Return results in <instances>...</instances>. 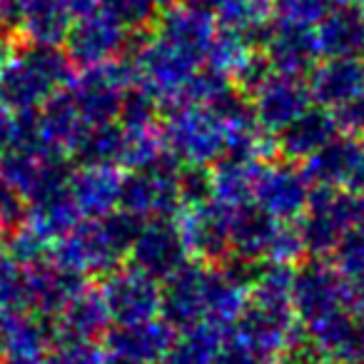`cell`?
I'll return each instance as SVG.
<instances>
[{
    "instance_id": "21",
    "label": "cell",
    "mask_w": 364,
    "mask_h": 364,
    "mask_svg": "<svg viewBox=\"0 0 364 364\" xmlns=\"http://www.w3.org/2000/svg\"><path fill=\"white\" fill-rule=\"evenodd\" d=\"M302 327L332 364H347L364 354V317L354 309L339 307Z\"/></svg>"
},
{
    "instance_id": "50",
    "label": "cell",
    "mask_w": 364,
    "mask_h": 364,
    "mask_svg": "<svg viewBox=\"0 0 364 364\" xmlns=\"http://www.w3.org/2000/svg\"><path fill=\"white\" fill-rule=\"evenodd\" d=\"M259 364H279V362H277V359L272 357V359H262V362H259Z\"/></svg>"
},
{
    "instance_id": "35",
    "label": "cell",
    "mask_w": 364,
    "mask_h": 364,
    "mask_svg": "<svg viewBox=\"0 0 364 364\" xmlns=\"http://www.w3.org/2000/svg\"><path fill=\"white\" fill-rule=\"evenodd\" d=\"M43 364H105V349L90 339H55L43 354Z\"/></svg>"
},
{
    "instance_id": "43",
    "label": "cell",
    "mask_w": 364,
    "mask_h": 364,
    "mask_svg": "<svg viewBox=\"0 0 364 364\" xmlns=\"http://www.w3.org/2000/svg\"><path fill=\"white\" fill-rule=\"evenodd\" d=\"M347 307L364 317V272L347 279Z\"/></svg>"
},
{
    "instance_id": "19",
    "label": "cell",
    "mask_w": 364,
    "mask_h": 364,
    "mask_svg": "<svg viewBox=\"0 0 364 364\" xmlns=\"http://www.w3.org/2000/svg\"><path fill=\"white\" fill-rule=\"evenodd\" d=\"M152 33L160 36L162 41H167L170 46L203 60L215 33H218V21H215L213 11L193 6V3L185 0L180 6L162 11L157 16L155 26H152Z\"/></svg>"
},
{
    "instance_id": "18",
    "label": "cell",
    "mask_w": 364,
    "mask_h": 364,
    "mask_svg": "<svg viewBox=\"0 0 364 364\" xmlns=\"http://www.w3.org/2000/svg\"><path fill=\"white\" fill-rule=\"evenodd\" d=\"M314 105L334 110L364 90V58H319L304 77Z\"/></svg>"
},
{
    "instance_id": "28",
    "label": "cell",
    "mask_w": 364,
    "mask_h": 364,
    "mask_svg": "<svg viewBox=\"0 0 364 364\" xmlns=\"http://www.w3.org/2000/svg\"><path fill=\"white\" fill-rule=\"evenodd\" d=\"M228 334L230 332L208 322L180 329L155 364H213L215 354Z\"/></svg>"
},
{
    "instance_id": "9",
    "label": "cell",
    "mask_w": 364,
    "mask_h": 364,
    "mask_svg": "<svg viewBox=\"0 0 364 364\" xmlns=\"http://www.w3.org/2000/svg\"><path fill=\"white\" fill-rule=\"evenodd\" d=\"M188 259L190 252L185 247V240H182L175 218H155L140 225L130 250H127L125 262L162 282Z\"/></svg>"
},
{
    "instance_id": "7",
    "label": "cell",
    "mask_w": 364,
    "mask_h": 364,
    "mask_svg": "<svg viewBox=\"0 0 364 364\" xmlns=\"http://www.w3.org/2000/svg\"><path fill=\"white\" fill-rule=\"evenodd\" d=\"M97 292L112 324H132L160 317V282L127 262L102 274Z\"/></svg>"
},
{
    "instance_id": "31",
    "label": "cell",
    "mask_w": 364,
    "mask_h": 364,
    "mask_svg": "<svg viewBox=\"0 0 364 364\" xmlns=\"http://www.w3.org/2000/svg\"><path fill=\"white\" fill-rule=\"evenodd\" d=\"M122 127V125H120ZM160 122L147 127H122V147L117 167L122 170H145L165 157Z\"/></svg>"
},
{
    "instance_id": "20",
    "label": "cell",
    "mask_w": 364,
    "mask_h": 364,
    "mask_svg": "<svg viewBox=\"0 0 364 364\" xmlns=\"http://www.w3.org/2000/svg\"><path fill=\"white\" fill-rule=\"evenodd\" d=\"M259 50L264 53L269 68L284 75L307 77L312 65L319 60L314 28L274 21Z\"/></svg>"
},
{
    "instance_id": "36",
    "label": "cell",
    "mask_w": 364,
    "mask_h": 364,
    "mask_svg": "<svg viewBox=\"0 0 364 364\" xmlns=\"http://www.w3.org/2000/svg\"><path fill=\"white\" fill-rule=\"evenodd\" d=\"M307 257V250H304V240L299 232L297 223H277V230L272 235V242H269L267 257L264 262H282V264H299Z\"/></svg>"
},
{
    "instance_id": "1",
    "label": "cell",
    "mask_w": 364,
    "mask_h": 364,
    "mask_svg": "<svg viewBox=\"0 0 364 364\" xmlns=\"http://www.w3.org/2000/svg\"><path fill=\"white\" fill-rule=\"evenodd\" d=\"M140 220L130 218L127 213L105 215L100 220L82 218L70 232L55 240L50 247V259L55 264L80 274H97L115 269L125 262L127 250L140 230Z\"/></svg>"
},
{
    "instance_id": "6",
    "label": "cell",
    "mask_w": 364,
    "mask_h": 364,
    "mask_svg": "<svg viewBox=\"0 0 364 364\" xmlns=\"http://www.w3.org/2000/svg\"><path fill=\"white\" fill-rule=\"evenodd\" d=\"M289 304L299 324H309L339 307H347V279L327 257H304L294 264Z\"/></svg>"
},
{
    "instance_id": "13",
    "label": "cell",
    "mask_w": 364,
    "mask_h": 364,
    "mask_svg": "<svg viewBox=\"0 0 364 364\" xmlns=\"http://www.w3.org/2000/svg\"><path fill=\"white\" fill-rule=\"evenodd\" d=\"M297 324V317L287 304H269L247 297L242 312L232 324V334L259 359H272L282 352Z\"/></svg>"
},
{
    "instance_id": "47",
    "label": "cell",
    "mask_w": 364,
    "mask_h": 364,
    "mask_svg": "<svg viewBox=\"0 0 364 364\" xmlns=\"http://www.w3.org/2000/svg\"><path fill=\"white\" fill-rule=\"evenodd\" d=\"M180 3H185V0H157V6H160V13L167 11V8H172V6H180Z\"/></svg>"
},
{
    "instance_id": "51",
    "label": "cell",
    "mask_w": 364,
    "mask_h": 364,
    "mask_svg": "<svg viewBox=\"0 0 364 364\" xmlns=\"http://www.w3.org/2000/svg\"><path fill=\"white\" fill-rule=\"evenodd\" d=\"M357 8H359V11H362V16H364V0H362V3H359Z\"/></svg>"
},
{
    "instance_id": "41",
    "label": "cell",
    "mask_w": 364,
    "mask_h": 364,
    "mask_svg": "<svg viewBox=\"0 0 364 364\" xmlns=\"http://www.w3.org/2000/svg\"><path fill=\"white\" fill-rule=\"evenodd\" d=\"M259 362H262V359H259L247 344L240 342L232 332L223 339V344H220L218 354H215V359H213V364H259Z\"/></svg>"
},
{
    "instance_id": "2",
    "label": "cell",
    "mask_w": 364,
    "mask_h": 364,
    "mask_svg": "<svg viewBox=\"0 0 364 364\" xmlns=\"http://www.w3.org/2000/svg\"><path fill=\"white\" fill-rule=\"evenodd\" d=\"M65 50L53 46L18 43L0 70V105L13 112H36L48 97L75 77Z\"/></svg>"
},
{
    "instance_id": "15",
    "label": "cell",
    "mask_w": 364,
    "mask_h": 364,
    "mask_svg": "<svg viewBox=\"0 0 364 364\" xmlns=\"http://www.w3.org/2000/svg\"><path fill=\"white\" fill-rule=\"evenodd\" d=\"M172 337H175V329L162 317L115 324L102 337L105 364H155Z\"/></svg>"
},
{
    "instance_id": "40",
    "label": "cell",
    "mask_w": 364,
    "mask_h": 364,
    "mask_svg": "<svg viewBox=\"0 0 364 364\" xmlns=\"http://www.w3.org/2000/svg\"><path fill=\"white\" fill-rule=\"evenodd\" d=\"M332 115L342 135L364 137V90L359 95L349 97L339 107H334Z\"/></svg>"
},
{
    "instance_id": "37",
    "label": "cell",
    "mask_w": 364,
    "mask_h": 364,
    "mask_svg": "<svg viewBox=\"0 0 364 364\" xmlns=\"http://www.w3.org/2000/svg\"><path fill=\"white\" fill-rule=\"evenodd\" d=\"M274 359L279 364H332L327 354H324V349L309 337L302 324H297V329L289 334L287 344Z\"/></svg>"
},
{
    "instance_id": "48",
    "label": "cell",
    "mask_w": 364,
    "mask_h": 364,
    "mask_svg": "<svg viewBox=\"0 0 364 364\" xmlns=\"http://www.w3.org/2000/svg\"><path fill=\"white\" fill-rule=\"evenodd\" d=\"M329 6H359L362 0H327Z\"/></svg>"
},
{
    "instance_id": "16",
    "label": "cell",
    "mask_w": 364,
    "mask_h": 364,
    "mask_svg": "<svg viewBox=\"0 0 364 364\" xmlns=\"http://www.w3.org/2000/svg\"><path fill=\"white\" fill-rule=\"evenodd\" d=\"M97 8V0H26L18 21V43L58 48L73 21Z\"/></svg>"
},
{
    "instance_id": "24",
    "label": "cell",
    "mask_w": 364,
    "mask_h": 364,
    "mask_svg": "<svg viewBox=\"0 0 364 364\" xmlns=\"http://www.w3.org/2000/svg\"><path fill=\"white\" fill-rule=\"evenodd\" d=\"M319 58H344L364 53V16L357 6H329L314 26Z\"/></svg>"
},
{
    "instance_id": "4",
    "label": "cell",
    "mask_w": 364,
    "mask_h": 364,
    "mask_svg": "<svg viewBox=\"0 0 364 364\" xmlns=\"http://www.w3.org/2000/svg\"><path fill=\"white\" fill-rule=\"evenodd\" d=\"M177 172L180 165L170 155L145 170H130L127 175H122L117 210L140 223L155 218H175L177 210L182 208Z\"/></svg>"
},
{
    "instance_id": "11",
    "label": "cell",
    "mask_w": 364,
    "mask_h": 364,
    "mask_svg": "<svg viewBox=\"0 0 364 364\" xmlns=\"http://www.w3.org/2000/svg\"><path fill=\"white\" fill-rule=\"evenodd\" d=\"M312 188L364 193V137L339 132L332 142L299 162Z\"/></svg>"
},
{
    "instance_id": "26",
    "label": "cell",
    "mask_w": 364,
    "mask_h": 364,
    "mask_svg": "<svg viewBox=\"0 0 364 364\" xmlns=\"http://www.w3.org/2000/svg\"><path fill=\"white\" fill-rule=\"evenodd\" d=\"M218 28L247 38L255 48L264 41L274 23V0H218L215 6Z\"/></svg>"
},
{
    "instance_id": "44",
    "label": "cell",
    "mask_w": 364,
    "mask_h": 364,
    "mask_svg": "<svg viewBox=\"0 0 364 364\" xmlns=\"http://www.w3.org/2000/svg\"><path fill=\"white\" fill-rule=\"evenodd\" d=\"M13 50H16V41L11 36H6V33H0V70L8 63V58L13 55Z\"/></svg>"
},
{
    "instance_id": "10",
    "label": "cell",
    "mask_w": 364,
    "mask_h": 364,
    "mask_svg": "<svg viewBox=\"0 0 364 364\" xmlns=\"http://www.w3.org/2000/svg\"><path fill=\"white\" fill-rule=\"evenodd\" d=\"M230 218L232 208L215 200L177 210L175 223L190 257L208 264H220L230 257Z\"/></svg>"
},
{
    "instance_id": "45",
    "label": "cell",
    "mask_w": 364,
    "mask_h": 364,
    "mask_svg": "<svg viewBox=\"0 0 364 364\" xmlns=\"http://www.w3.org/2000/svg\"><path fill=\"white\" fill-rule=\"evenodd\" d=\"M0 364H43V357H23V354H6Z\"/></svg>"
},
{
    "instance_id": "39",
    "label": "cell",
    "mask_w": 364,
    "mask_h": 364,
    "mask_svg": "<svg viewBox=\"0 0 364 364\" xmlns=\"http://www.w3.org/2000/svg\"><path fill=\"white\" fill-rule=\"evenodd\" d=\"M28 218V203L18 190H13L3 177H0V237L6 240L16 232Z\"/></svg>"
},
{
    "instance_id": "46",
    "label": "cell",
    "mask_w": 364,
    "mask_h": 364,
    "mask_svg": "<svg viewBox=\"0 0 364 364\" xmlns=\"http://www.w3.org/2000/svg\"><path fill=\"white\" fill-rule=\"evenodd\" d=\"M8 354V339H6V324H3V317H0V359Z\"/></svg>"
},
{
    "instance_id": "42",
    "label": "cell",
    "mask_w": 364,
    "mask_h": 364,
    "mask_svg": "<svg viewBox=\"0 0 364 364\" xmlns=\"http://www.w3.org/2000/svg\"><path fill=\"white\" fill-rule=\"evenodd\" d=\"M18 135H21V122H18V112L8 110L0 105V152L11 150L18 145Z\"/></svg>"
},
{
    "instance_id": "29",
    "label": "cell",
    "mask_w": 364,
    "mask_h": 364,
    "mask_svg": "<svg viewBox=\"0 0 364 364\" xmlns=\"http://www.w3.org/2000/svg\"><path fill=\"white\" fill-rule=\"evenodd\" d=\"M6 324L8 354H23V357H43L46 349L53 344L50 319L36 312L23 314H0Z\"/></svg>"
},
{
    "instance_id": "30",
    "label": "cell",
    "mask_w": 364,
    "mask_h": 364,
    "mask_svg": "<svg viewBox=\"0 0 364 364\" xmlns=\"http://www.w3.org/2000/svg\"><path fill=\"white\" fill-rule=\"evenodd\" d=\"M255 50H257V48H255L247 38L218 28L208 53H205V58H203V65L208 68V70L218 73V75L228 77L230 82H235L240 77V73L247 68V63L252 60Z\"/></svg>"
},
{
    "instance_id": "23",
    "label": "cell",
    "mask_w": 364,
    "mask_h": 364,
    "mask_svg": "<svg viewBox=\"0 0 364 364\" xmlns=\"http://www.w3.org/2000/svg\"><path fill=\"white\" fill-rule=\"evenodd\" d=\"M110 324H112L110 314H107L100 292H97V287L87 284L85 289H80L50 319L53 342L55 339H90V342H102Z\"/></svg>"
},
{
    "instance_id": "3",
    "label": "cell",
    "mask_w": 364,
    "mask_h": 364,
    "mask_svg": "<svg viewBox=\"0 0 364 364\" xmlns=\"http://www.w3.org/2000/svg\"><path fill=\"white\" fill-rule=\"evenodd\" d=\"M165 152L177 165L210 167L228 150V125L210 105H180L160 125Z\"/></svg>"
},
{
    "instance_id": "5",
    "label": "cell",
    "mask_w": 364,
    "mask_h": 364,
    "mask_svg": "<svg viewBox=\"0 0 364 364\" xmlns=\"http://www.w3.org/2000/svg\"><path fill=\"white\" fill-rule=\"evenodd\" d=\"M309 193L312 182L307 180L299 162L272 157L259 167L252 203L277 223H297L307 210Z\"/></svg>"
},
{
    "instance_id": "34",
    "label": "cell",
    "mask_w": 364,
    "mask_h": 364,
    "mask_svg": "<svg viewBox=\"0 0 364 364\" xmlns=\"http://www.w3.org/2000/svg\"><path fill=\"white\" fill-rule=\"evenodd\" d=\"M97 6L120 21L130 33L150 31L160 16L157 0H97Z\"/></svg>"
},
{
    "instance_id": "38",
    "label": "cell",
    "mask_w": 364,
    "mask_h": 364,
    "mask_svg": "<svg viewBox=\"0 0 364 364\" xmlns=\"http://www.w3.org/2000/svg\"><path fill=\"white\" fill-rule=\"evenodd\" d=\"M329 11L327 0H274V21L314 28Z\"/></svg>"
},
{
    "instance_id": "25",
    "label": "cell",
    "mask_w": 364,
    "mask_h": 364,
    "mask_svg": "<svg viewBox=\"0 0 364 364\" xmlns=\"http://www.w3.org/2000/svg\"><path fill=\"white\" fill-rule=\"evenodd\" d=\"M274 230H277V220L262 213L255 203L232 208V218H230V255L250 259V262H264Z\"/></svg>"
},
{
    "instance_id": "8",
    "label": "cell",
    "mask_w": 364,
    "mask_h": 364,
    "mask_svg": "<svg viewBox=\"0 0 364 364\" xmlns=\"http://www.w3.org/2000/svg\"><path fill=\"white\" fill-rule=\"evenodd\" d=\"M132 33L100 6L75 18L65 36V55L75 68H92L110 63L127 53Z\"/></svg>"
},
{
    "instance_id": "52",
    "label": "cell",
    "mask_w": 364,
    "mask_h": 364,
    "mask_svg": "<svg viewBox=\"0 0 364 364\" xmlns=\"http://www.w3.org/2000/svg\"><path fill=\"white\" fill-rule=\"evenodd\" d=\"M0 242H3V237H0Z\"/></svg>"
},
{
    "instance_id": "22",
    "label": "cell",
    "mask_w": 364,
    "mask_h": 364,
    "mask_svg": "<svg viewBox=\"0 0 364 364\" xmlns=\"http://www.w3.org/2000/svg\"><path fill=\"white\" fill-rule=\"evenodd\" d=\"M337 135L339 127L334 122L332 110L309 105L297 120H292L284 130H279L274 135V147H277V157H284V160L292 162H304L309 155L322 150Z\"/></svg>"
},
{
    "instance_id": "33",
    "label": "cell",
    "mask_w": 364,
    "mask_h": 364,
    "mask_svg": "<svg viewBox=\"0 0 364 364\" xmlns=\"http://www.w3.org/2000/svg\"><path fill=\"white\" fill-rule=\"evenodd\" d=\"M120 147H122V127L120 122H102L85 132L80 147H77L75 157L80 162H107V165H117L120 160Z\"/></svg>"
},
{
    "instance_id": "12",
    "label": "cell",
    "mask_w": 364,
    "mask_h": 364,
    "mask_svg": "<svg viewBox=\"0 0 364 364\" xmlns=\"http://www.w3.org/2000/svg\"><path fill=\"white\" fill-rule=\"evenodd\" d=\"M247 100L257 125L269 135H277L312 105L304 77L284 75L277 70H269L264 80L247 95Z\"/></svg>"
},
{
    "instance_id": "49",
    "label": "cell",
    "mask_w": 364,
    "mask_h": 364,
    "mask_svg": "<svg viewBox=\"0 0 364 364\" xmlns=\"http://www.w3.org/2000/svg\"><path fill=\"white\" fill-rule=\"evenodd\" d=\"M347 364H364V354H362V357H357V359H352V362H347Z\"/></svg>"
},
{
    "instance_id": "17",
    "label": "cell",
    "mask_w": 364,
    "mask_h": 364,
    "mask_svg": "<svg viewBox=\"0 0 364 364\" xmlns=\"http://www.w3.org/2000/svg\"><path fill=\"white\" fill-rule=\"evenodd\" d=\"M122 167L107 162H80L68 175V193L80 218L100 220L115 213L120 203Z\"/></svg>"
},
{
    "instance_id": "32",
    "label": "cell",
    "mask_w": 364,
    "mask_h": 364,
    "mask_svg": "<svg viewBox=\"0 0 364 364\" xmlns=\"http://www.w3.org/2000/svg\"><path fill=\"white\" fill-rule=\"evenodd\" d=\"M33 312L31 267L0 250V314Z\"/></svg>"
},
{
    "instance_id": "27",
    "label": "cell",
    "mask_w": 364,
    "mask_h": 364,
    "mask_svg": "<svg viewBox=\"0 0 364 364\" xmlns=\"http://www.w3.org/2000/svg\"><path fill=\"white\" fill-rule=\"evenodd\" d=\"M262 167L259 160H245V157L223 155L210 167V185H213V200L228 208L252 203V190L257 172Z\"/></svg>"
},
{
    "instance_id": "14",
    "label": "cell",
    "mask_w": 364,
    "mask_h": 364,
    "mask_svg": "<svg viewBox=\"0 0 364 364\" xmlns=\"http://www.w3.org/2000/svg\"><path fill=\"white\" fill-rule=\"evenodd\" d=\"M208 262L190 257L180 269L160 282V317L175 332L205 322V282Z\"/></svg>"
}]
</instances>
